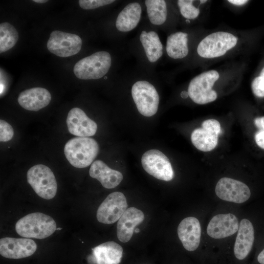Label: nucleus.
<instances>
[{"mask_svg":"<svg viewBox=\"0 0 264 264\" xmlns=\"http://www.w3.org/2000/svg\"><path fill=\"white\" fill-rule=\"evenodd\" d=\"M104 78H105V79H106L107 78V77H106V76H104Z\"/></svg>","mask_w":264,"mask_h":264,"instance_id":"obj_39","label":"nucleus"},{"mask_svg":"<svg viewBox=\"0 0 264 264\" xmlns=\"http://www.w3.org/2000/svg\"><path fill=\"white\" fill-rule=\"evenodd\" d=\"M28 183L35 193L45 199L53 198L57 191L55 176L51 170L43 164L31 167L27 172Z\"/></svg>","mask_w":264,"mask_h":264,"instance_id":"obj_4","label":"nucleus"},{"mask_svg":"<svg viewBox=\"0 0 264 264\" xmlns=\"http://www.w3.org/2000/svg\"><path fill=\"white\" fill-rule=\"evenodd\" d=\"M114 1L115 0H80L78 2L82 8L89 10L109 4Z\"/></svg>","mask_w":264,"mask_h":264,"instance_id":"obj_30","label":"nucleus"},{"mask_svg":"<svg viewBox=\"0 0 264 264\" xmlns=\"http://www.w3.org/2000/svg\"><path fill=\"white\" fill-rule=\"evenodd\" d=\"M33 2H36V3H45L47 2L48 0H32Z\"/></svg>","mask_w":264,"mask_h":264,"instance_id":"obj_35","label":"nucleus"},{"mask_svg":"<svg viewBox=\"0 0 264 264\" xmlns=\"http://www.w3.org/2000/svg\"><path fill=\"white\" fill-rule=\"evenodd\" d=\"M216 195L221 199L242 203L250 197L249 187L243 182L231 178L224 177L217 182L215 187Z\"/></svg>","mask_w":264,"mask_h":264,"instance_id":"obj_11","label":"nucleus"},{"mask_svg":"<svg viewBox=\"0 0 264 264\" xmlns=\"http://www.w3.org/2000/svg\"><path fill=\"white\" fill-rule=\"evenodd\" d=\"M89 174L91 177L97 179L107 189L116 187L123 178L121 172L110 168L100 160H96L92 163Z\"/></svg>","mask_w":264,"mask_h":264,"instance_id":"obj_20","label":"nucleus"},{"mask_svg":"<svg viewBox=\"0 0 264 264\" xmlns=\"http://www.w3.org/2000/svg\"><path fill=\"white\" fill-rule=\"evenodd\" d=\"M187 34L178 32L169 36L166 49L167 54L173 59H182L188 53Z\"/></svg>","mask_w":264,"mask_h":264,"instance_id":"obj_24","label":"nucleus"},{"mask_svg":"<svg viewBox=\"0 0 264 264\" xmlns=\"http://www.w3.org/2000/svg\"><path fill=\"white\" fill-rule=\"evenodd\" d=\"M228 1L233 4L242 5L247 3L248 1L246 0H229Z\"/></svg>","mask_w":264,"mask_h":264,"instance_id":"obj_32","label":"nucleus"},{"mask_svg":"<svg viewBox=\"0 0 264 264\" xmlns=\"http://www.w3.org/2000/svg\"><path fill=\"white\" fill-rule=\"evenodd\" d=\"M255 126L259 129L255 134L256 144L264 149V116L257 117L254 119Z\"/></svg>","mask_w":264,"mask_h":264,"instance_id":"obj_29","label":"nucleus"},{"mask_svg":"<svg viewBox=\"0 0 264 264\" xmlns=\"http://www.w3.org/2000/svg\"><path fill=\"white\" fill-rule=\"evenodd\" d=\"M66 122L69 132L78 137L91 136L97 131V124L79 108L69 110Z\"/></svg>","mask_w":264,"mask_h":264,"instance_id":"obj_14","label":"nucleus"},{"mask_svg":"<svg viewBox=\"0 0 264 264\" xmlns=\"http://www.w3.org/2000/svg\"><path fill=\"white\" fill-rule=\"evenodd\" d=\"M200 1H201V3H203V2H206V0H200Z\"/></svg>","mask_w":264,"mask_h":264,"instance_id":"obj_37","label":"nucleus"},{"mask_svg":"<svg viewBox=\"0 0 264 264\" xmlns=\"http://www.w3.org/2000/svg\"><path fill=\"white\" fill-rule=\"evenodd\" d=\"M127 207L126 198L122 193H111L98 207L96 213L97 219L102 223H113L119 220Z\"/></svg>","mask_w":264,"mask_h":264,"instance_id":"obj_10","label":"nucleus"},{"mask_svg":"<svg viewBox=\"0 0 264 264\" xmlns=\"http://www.w3.org/2000/svg\"><path fill=\"white\" fill-rule=\"evenodd\" d=\"M142 13L138 2L127 4L119 13L115 22L117 29L121 32H128L133 29L139 23Z\"/></svg>","mask_w":264,"mask_h":264,"instance_id":"obj_22","label":"nucleus"},{"mask_svg":"<svg viewBox=\"0 0 264 264\" xmlns=\"http://www.w3.org/2000/svg\"><path fill=\"white\" fill-rule=\"evenodd\" d=\"M193 2V0H179L177 1L180 13L185 18L194 19L199 15V10L192 4Z\"/></svg>","mask_w":264,"mask_h":264,"instance_id":"obj_27","label":"nucleus"},{"mask_svg":"<svg viewBox=\"0 0 264 264\" xmlns=\"http://www.w3.org/2000/svg\"><path fill=\"white\" fill-rule=\"evenodd\" d=\"M221 132L220 123L216 119H208L202 123L201 128L194 130L191 136L195 147L203 152L213 150L217 145Z\"/></svg>","mask_w":264,"mask_h":264,"instance_id":"obj_12","label":"nucleus"},{"mask_svg":"<svg viewBox=\"0 0 264 264\" xmlns=\"http://www.w3.org/2000/svg\"><path fill=\"white\" fill-rule=\"evenodd\" d=\"M14 135V130L8 123L3 120H0V141L7 142L10 140Z\"/></svg>","mask_w":264,"mask_h":264,"instance_id":"obj_31","label":"nucleus"},{"mask_svg":"<svg viewBox=\"0 0 264 264\" xmlns=\"http://www.w3.org/2000/svg\"><path fill=\"white\" fill-rule=\"evenodd\" d=\"M37 248L36 242L28 238L6 237L0 240V254L6 258L18 259L30 256Z\"/></svg>","mask_w":264,"mask_h":264,"instance_id":"obj_13","label":"nucleus"},{"mask_svg":"<svg viewBox=\"0 0 264 264\" xmlns=\"http://www.w3.org/2000/svg\"><path fill=\"white\" fill-rule=\"evenodd\" d=\"M188 92H186L185 91H182L181 93V96L183 98H186L188 97Z\"/></svg>","mask_w":264,"mask_h":264,"instance_id":"obj_34","label":"nucleus"},{"mask_svg":"<svg viewBox=\"0 0 264 264\" xmlns=\"http://www.w3.org/2000/svg\"><path fill=\"white\" fill-rule=\"evenodd\" d=\"M139 38L148 60L152 63L157 61L163 54V46L158 34L154 31H142Z\"/></svg>","mask_w":264,"mask_h":264,"instance_id":"obj_23","label":"nucleus"},{"mask_svg":"<svg viewBox=\"0 0 264 264\" xmlns=\"http://www.w3.org/2000/svg\"><path fill=\"white\" fill-rule=\"evenodd\" d=\"M257 260L260 264H264V249L258 255Z\"/></svg>","mask_w":264,"mask_h":264,"instance_id":"obj_33","label":"nucleus"},{"mask_svg":"<svg viewBox=\"0 0 264 264\" xmlns=\"http://www.w3.org/2000/svg\"><path fill=\"white\" fill-rule=\"evenodd\" d=\"M111 64L110 54L106 51H98L76 63L73 72L80 79H98L108 72Z\"/></svg>","mask_w":264,"mask_h":264,"instance_id":"obj_3","label":"nucleus"},{"mask_svg":"<svg viewBox=\"0 0 264 264\" xmlns=\"http://www.w3.org/2000/svg\"><path fill=\"white\" fill-rule=\"evenodd\" d=\"M148 18L154 25L165 22L167 16L166 3L164 0H146L145 1Z\"/></svg>","mask_w":264,"mask_h":264,"instance_id":"obj_25","label":"nucleus"},{"mask_svg":"<svg viewBox=\"0 0 264 264\" xmlns=\"http://www.w3.org/2000/svg\"><path fill=\"white\" fill-rule=\"evenodd\" d=\"M99 146L96 141L88 137H76L69 140L64 147V154L68 162L78 168L89 166L96 157Z\"/></svg>","mask_w":264,"mask_h":264,"instance_id":"obj_1","label":"nucleus"},{"mask_svg":"<svg viewBox=\"0 0 264 264\" xmlns=\"http://www.w3.org/2000/svg\"><path fill=\"white\" fill-rule=\"evenodd\" d=\"M82 44V40L77 35L54 30L50 35L47 47L51 53L57 56L67 57L77 54Z\"/></svg>","mask_w":264,"mask_h":264,"instance_id":"obj_9","label":"nucleus"},{"mask_svg":"<svg viewBox=\"0 0 264 264\" xmlns=\"http://www.w3.org/2000/svg\"><path fill=\"white\" fill-rule=\"evenodd\" d=\"M144 219V214L140 210L133 207L127 209L117 222V236L118 240L123 242H129L135 227Z\"/></svg>","mask_w":264,"mask_h":264,"instance_id":"obj_19","label":"nucleus"},{"mask_svg":"<svg viewBox=\"0 0 264 264\" xmlns=\"http://www.w3.org/2000/svg\"><path fill=\"white\" fill-rule=\"evenodd\" d=\"M251 88L253 93L257 97H264V67L260 76L256 77L252 81Z\"/></svg>","mask_w":264,"mask_h":264,"instance_id":"obj_28","label":"nucleus"},{"mask_svg":"<svg viewBox=\"0 0 264 264\" xmlns=\"http://www.w3.org/2000/svg\"><path fill=\"white\" fill-rule=\"evenodd\" d=\"M95 264H119L123 248L114 242H107L92 249Z\"/></svg>","mask_w":264,"mask_h":264,"instance_id":"obj_21","label":"nucleus"},{"mask_svg":"<svg viewBox=\"0 0 264 264\" xmlns=\"http://www.w3.org/2000/svg\"><path fill=\"white\" fill-rule=\"evenodd\" d=\"M238 219L233 214H220L214 216L208 224L206 231L210 237L220 239L235 234L239 227Z\"/></svg>","mask_w":264,"mask_h":264,"instance_id":"obj_15","label":"nucleus"},{"mask_svg":"<svg viewBox=\"0 0 264 264\" xmlns=\"http://www.w3.org/2000/svg\"><path fill=\"white\" fill-rule=\"evenodd\" d=\"M141 163L146 172L157 179L168 181L174 176L169 158L158 150L146 151L142 156Z\"/></svg>","mask_w":264,"mask_h":264,"instance_id":"obj_8","label":"nucleus"},{"mask_svg":"<svg viewBox=\"0 0 264 264\" xmlns=\"http://www.w3.org/2000/svg\"><path fill=\"white\" fill-rule=\"evenodd\" d=\"M61 229H62L61 228H57V230H61Z\"/></svg>","mask_w":264,"mask_h":264,"instance_id":"obj_38","label":"nucleus"},{"mask_svg":"<svg viewBox=\"0 0 264 264\" xmlns=\"http://www.w3.org/2000/svg\"><path fill=\"white\" fill-rule=\"evenodd\" d=\"M132 95L140 114L150 117L156 113L159 97L152 84L144 80L136 82L132 88Z\"/></svg>","mask_w":264,"mask_h":264,"instance_id":"obj_7","label":"nucleus"},{"mask_svg":"<svg viewBox=\"0 0 264 264\" xmlns=\"http://www.w3.org/2000/svg\"><path fill=\"white\" fill-rule=\"evenodd\" d=\"M139 232V229L138 228H135V232L138 233Z\"/></svg>","mask_w":264,"mask_h":264,"instance_id":"obj_36","label":"nucleus"},{"mask_svg":"<svg viewBox=\"0 0 264 264\" xmlns=\"http://www.w3.org/2000/svg\"><path fill=\"white\" fill-rule=\"evenodd\" d=\"M15 229L22 237L43 239L51 235L57 228L56 222L50 216L35 212L20 219L16 224Z\"/></svg>","mask_w":264,"mask_h":264,"instance_id":"obj_2","label":"nucleus"},{"mask_svg":"<svg viewBox=\"0 0 264 264\" xmlns=\"http://www.w3.org/2000/svg\"><path fill=\"white\" fill-rule=\"evenodd\" d=\"M177 235L184 248L189 251L196 250L201 237V226L195 217H189L182 220L177 227Z\"/></svg>","mask_w":264,"mask_h":264,"instance_id":"obj_16","label":"nucleus"},{"mask_svg":"<svg viewBox=\"0 0 264 264\" xmlns=\"http://www.w3.org/2000/svg\"><path fill=\"white\" fill-rule=\"evenodd\" d=\"M237 38L225 32H217L205 37L198 44V54L203 58H212L221 56L234 47Z\"/></svg>","mask_w":264,"mask_h":264,"instance_id":"obj_6","label":"nucleus"},{"mask_svg":"<svg viewBox=\"0 0 264 264\" xmlns=\"http://www.w3.org/2000/svg\"><path fill=\"white\" fill-rule=\"evenodd\" d=\"M18 33L15 28L8 22L0 24V53L7 51L17 43Z\"/></svg>","mask_w":264,"mask_h":264,"instance_id":"obj_26","label":"nucleus"},{"mask_svg":"<svg viewBox=\"0 0 264 264\" xmlns=\"http://www.w3.org/2000/svg\"><path fill=\"white\" fill-rule=\"evenodd\" d=\"M51 96L49 91L43 88H33L24 90L19 95L18 102L23 109L37 111L46 107Z\"/></svg>","mask_w":264,"mask_h":264,"instance_id":"obj_18","label":"nucleus"},{"mask_svg":"<svg viewBox=\"0 0 264 264\" xmlns=\"http://www.w3.org/2000/svg\"><path fill=\"white\" fill-rule=\"evenodd\" d=\"M234 246V253L237 259H244L250 253L254 241V229L251 222L246 219L239 223Z\"/></svg>","mask_w":264,"mask_h":264,"instance_id":"obj_17","label":"nucleus"},{"mask_svg":"<svg viewBox=\"0 0 264 264\" xmlns=\"http://www.w3.org/2000/svg\"><path fill=\"white\" fill-rule=\"evenodd\" d=\"M219 78L218 72L214 70L203 72L194 77L188 86L189 96L198 104H205L215 101L217 94L212 88Z\"/></svg>","mask_w":264,"mask_h":264,"instance_id":"obj_5","label":"nucleus"}]
</instances>
